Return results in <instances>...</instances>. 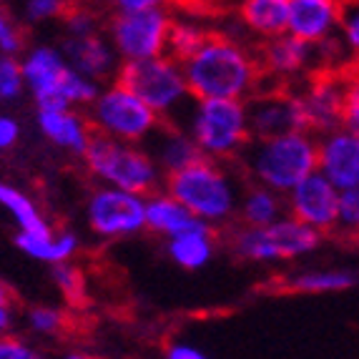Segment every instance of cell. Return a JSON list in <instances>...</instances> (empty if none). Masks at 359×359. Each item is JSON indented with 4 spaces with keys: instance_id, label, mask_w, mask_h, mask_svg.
I'll use <instances>...</instances> for the list:
<instances>
[{
    "instance_id": "obj_23",
    "label": "cell",
    "mask_w": 359,
    "mask_h": 359,
    "mask_svg": "<svg viewBox=\"0 0 359 359\" xmlns=\"http://www.w3.org/2000/svg\"><path fill=\"white\" fill-rule=\"evenodd\" d=\"M15 244L30 259L50 264V266L60 262H71L81 249V239L68 229H63V231H53V229H48V231H18Z\"/></svg>"
},
{
    "instance_id": "obj_40",
    "label": "cell",
    "mask_w": 359,
    "mask_h": 359,
    "mask_svg": "<svg viewBox=\"0 0 359 359\" xmlns=\"http://www.w3.org/2000/svg\"><path fill=\"white\" fill-rule=\"evenodd\" d=\"M174 0H108L114 13L123 11H146V8H168Z\"/></svg>"
},
{
    "instance_id": "obj_42",
    "label": "cell",
    "mask_w": 359,
    "mask_h": 359,
    "mask_svg": "<svg viewBox=\"0 0 359 359\" xmlns=\"http://www.w3.org/2000/svg\"><path fill=\"white\" fill-rule=\"evenodd\" d=\"M13 330V304H0V334Z\"/></svg>"
},
{
    "instance_id": "obj_38",
    "label": "cell",
    "mask_w": 359,
    "mask_h": 359,
    "mask_svg": "<svg viewBox=\"0 0 359 359\" xmlns=\"http://www.w3.org/2000/svg\"><path fill=\"white\" fill-rule=\"evenodd\" d=\"M38 352L20 337H13L11 332L0 334V359H36Z\"/></svg>"
},
{
    "instance_id": "obj_7",
    "label": "cell",
    "mask_w": 359,
    "mask_h": 359,
    "mask_svg": "<svg viewBox=\"0 0 359 359\" xmlns=\"http://www.w3.org/2000/svg\"><path fill=\"white\" fill-rule=\"evenodd\" d=\"M116 81L128 86L163 121H171V123H181L186 111L194 103L184 63L171 53H161L144 60H123Z\"/></svg>"
},
{
    "instance_id": "obj_1",
    "label": "cell",
    "mask_w": 359,
    "mask_h": 359,
    "mask_svg": "<svg viewBox=\"0 0 359 359\" xmlns=\"http://www.w3.org/2000/svg\"><path fill=\"white\" fill-rule=\"evenodd\" d=\"M184 73L194 98L249 101L264 83L259 53L219 33H211L204 46L184 60Z\"/></svg>"
},
{
    "instance_id": "obj_3",
    "label": "cell",
    "mask_w": 359,
    "mask_h": 359,
    "mask_svg": "<svg viewBox=\"0 0 359 359\" xmlns=\"http://www.w3.org/2000/svg\"><path fill=\"white\" fill-rule=\"evenodd\" d=\"M236 163L246 181H257L287 194L311 171H317L319 136L302 128L269 138H252Z\"/></svg>"
},
{
    "instance_id": "obj_8",
    "label": "cell",
    "mask_w": 359,
    "mask_h": 359,
    "mask_svg": "<svg viewBox=\"0 0 359 359\" xmlns=\"http://www.w3.org/2000/svg\"><path fill=\"white\" fill-rule=\"evenodd\" d=\"M322 231L287 214L269 226H246V224L233 226L229 231V246L241 262L276 264L309 257L322 244Z\"/></svg>"
},
{
    "instance_id": "obj_4",
    "label": "cell",
    "mask_w": 359,
    "mask_h": 359,
    "mask_svg": "<svg viewBox=\"0 0 359 359\" xmlns=\"http://www.w3.org/2000/svg\"><path fill=\"white\" fill-rule=\"evenodd\" d=\"M81 158L96 184L116 186V189H126V191L144 194V196L158 191L166 181V174L144 144H131V141L93 133Z\"/></svg>"
},
{
    "instance_id": "obj_19",
    "label": "cell",
    "mask_w": 359,
    "mask_h": 359,
    "mask_svg": "<svg viewBox=\"0 0 359 359\" xmlns=\"http://www.w3.org/2000/svg\"><path fill=\"white\" fill-rule=\"evenodd\" d=\"M341 11L344 0H289L287 30L319 46L339 36Z\"/></svg>"
},
{
    "instance_id": "obj_39",
    "label": "cell",
    "mask_w": 359,
    "mask_h": 359,
    "mask_svg": "<svg viewBox=\"0 0 359 359\" xmlns=\"http://www.w3.org/2000/svg\"><path fill=\"white\" fill-rule=\"evenodd\" d=\"M20 138V123L13 116L0 114V151H8L18 144Z\"/></svg>"
},
{
    "instance_id": "obj_31",
    "label": "cell",
    "mask_w": 359,
    "mask_h": 359,
    "mask_svg": "<svg viewBox=\"0 0 359 359\" xmlns=\"http://www.w3.org/2000/svg\"><path fill=\"white\" fill-rule=\"evenodd\" d=\"M334 233L344 239L359 241V186L339 191V211H337Z\"/></svg>"
},
{
    "instance_id": "obj_14",
    "label": "cell",
    "mask_w": 359,
    "mask_h": 359,
    "mask_svg": "<svg viewBox=\"0 0 359 359\" xmlns=\"http://www.w3.org/2000/svg\"><path fill=\"white\" fill-rule=\"evenodd\" d=\"M259 63H262L264 81L294 83L314 66H319V48L287 30L282 36L264 41V46L259 48Z\"/></svg>"
},
{
    "instance_id": "obj_30",
    "label": "cell",
    "mask_w": 359,
    "mask_h": 359,
    "mask_svg": "<svg viewBox=\"0 0 359 359\" xmlns=\"http://www.w3.org/2000/svg\"><path fill=\"white\" fill-rule=\"evenodd\" d=\"M25 324H28V330L38 337H58V334L66 332L68 317L60 306L38 304V306H30L28 309V314H25Z\"/></svg>"
},
{
    "instance_id": "obj_5",
    "label": "cell",
    "mask_w": 359,
    "mask_h": 359,
    "mask_svg": "<svg viewBox=\"0 0 359 359\" xmlns=\"http://www.w3.org/2000/svg\"><path fill=\"white\" fill-rule=\"evenodd\" d=\"M25 76V88L38 106L86 108L98 96L101 83L83 76L68 63L66 53L55 46H33L20 58Z\"/></svg>"
},
{
    "instance_id": "obj_17",
    "label": "cell",
    "mask_w": 359,
    "mask_h": 359,
    "mask_svg": "<svg viewBox=\"0 0 359 359\" xmlns=\"http://www.w3.org/2000/svg\"><path fill=\"white\" fill-rule=\"evenodd\" d=\"M60 50L66 53L68 63L83 76L93 78L98 83H111L118 76L121 55L116 53L114 43L108 36L90 33V36H66L60 43Z\"/></svg>"
},
{
    "instance_id": "obj_36",
    "label": "cell",
    "mask_w": 359,
    "mask_h": 359,
    "mask_svg": "<svg viewBox=\"0 0 359 359\" xmlns=\"http://www.w3.org/2000/svg\"><path fill=\"white\" fill-rule=\"evenodd\" d=\"M60 20L66 25V36H90V33H98V18L83 6H71Z\"/></svg>"
},
{
    "instance_id": "obj_41",
    "label": "cell",
    "mask_w": 359,
    "mask_h": 359,
    "mask_svg": "<svg viewBox=\"0 0 359 359\" xmlns=\"http://www.w3.org/2000/svg\"><path fill=\"white\" fill-rule=\"evenodd\" d=\"M168 359H204V349H198L191 341H171L166 347Z\"/></svg>"
},
{
    "instance_id": "obj_15",
    "label": "cell",
    "mask_w": 359,
    "mask_h": 359,
    "mask_svg": "<svg viewBox=\"0 0 359 359\" xmlns=\"http://www.w3.org/2000/svg\"><path fill=\"white\" fill-rule=\"evenodd\" d=\"M246 108H249L252 138H269V136H279V133L306 128L297 90L259 88L246 101Z\"/></svg>"
},
{
    "instance_id": "obj_18",
    "label": "cell",
    "mask_w": 359,
    "mask_h": 359,
    "mask_svg": "<svg viewBox=\"0 0 359 359\" xmlns=\"http://www.w3.org/2000/svg\"><path fill=\"white\" fill-rule=\"evenodd\" d=\"M36 123L41 133L60 151L73 156H83L93 138V126L81 108L38 106Z\"/></svg>"
},
{
    "instance_id": "obj_35",
    "label": "cell",
    "mask_w": 359,
    "mask_h": 359,
    "mask_svg": "<svg viewBox=\"0 0 359 359\" xmlns=\"http://www.w3.org/2000/svg\"><path fill=\"white\" fill-rule=\"evenodd\" d=\"M341 46L359 60V0H344V11H341V25H339Z\"/></svg>"
},
{
    "instance_id": "obj_21",
    "label": "cell",
    "mask_w": 359,
    "mask_h": 359,
    "mask_svg": "<svg viewBox=\"0 0 359 359\" xmlns=\"http://www.w3.org/2000/svg\"><path fill=\"white\" fill-rule=\"evenodd\" d=\"M166 241V252L176 266L186 271H198L204 269L216 254V226L198 219L194 226Z\"/></svg>"
},
{
    "instance_id": "obj_20",
    "label": "cell",
    "mask_w": 359,
    "mask_h": 359,
    "mask_svg": "<svg viewBox=\"0 0 359 359\" xmlns=\"http://www.w3.org/2000/svg\"><path fill=\"white\" fill-rule=\"evenodd\" d=\"M144 146L151 151V156H154L156 163L161 166V171L166 176L204 156L191 133L186 131L181 123H171V121H163Z\"/></svg>"
},
{
    "instance_id": "obj_11",
    "label": "cell",
    "mask_w": 359,
    "mask_h": 359,
    "mask_svg": "<svg viewBox=\"0 0 359 359\" xmlns=\"http://www.w3.org/2000/svg\"><path fill=\"white\" fill-rule=\"evenodd\" d=\"M86 224L93 236L106 241L146 231V196L98 184L86 198Z\"/></svg>"
},
{
    "instance_id": "obj_13",
    "label": "cell",
    "mask_w": 359,
    "mask_h": 359,
    "mask_svg": "<svg viewBox=\"0 0 359 359\" xmlns=\"http://www.w3.org/2000/svg\"><path fill=\"white\" fill-rule=\"evenodd\" d=\"M287 211L322 233H334L337 211H339V189L322 171H311L287 191Z\"/></svg>"
},
{
    "instance_id": "obj_33",
    "label": "cell",
    "mask_w": 359,
    "mask_h": 359,
    "mask_svg": "<svg viewBox=\"0 0 359 359\" xmlns=\"http://www.w3.org/2000/svg\"><path fill=\"white\" fill-rule=\"evenodd\" d=\"M23 90L28 88L18 55H0V101H15Z\"/></svg>"
},
{
    "instance_id": "obj_2",
    "label": "cell",
    "mask_w": 359,
    "mask_h": 359,
    "mask_svg": "<svg viewBox=\"0 0 359 359\" xmlns=\"http://www.w3.org/2000/svg\"><path fill=\"white\" fill-rule=\"evenodd\" d=\"M231 161L201 156L189 166L168 174L163 189L174 194L196 219L216 229L231 226L239 214V198L244 186L239 174L229 168Z\"/></svg>"
},
{
    "instance_id": "obj_16",
    "label": "cell",
    "mask_w": 359,
    "mask_h": 359,
    "mask_svg": "<svg viewBox=\"0 0 359 359\" xmlns=\"http://www.w3.org/2000/svg\"><path fill=\"white\" fill-rule=\"evenodd\" d=\"M317 168L339 191L359 186V133L344 123L322 133Z\"/></svg>"
},
{
    "instance_id": "obj_24",
    "label": "cell",
    "mask_w": 359,
    "mask_h": 359,
    "mask_svg": "<svg viewBox=\"0 0 359 359\" xmlns=\"http://www.w3.org/2000/svg\"><path fill=\"white\" fill-rule=\"evenodd\" d=\"M198 219L181 204L174 194H168L166 189L149 194L146 196V231L158 233L163 239H171L176 233L186 231L194 226Z\"/></svg>"
},
{
    "instance_id": "obj_22",
    "label": "cell",
    "mask_w": 359,
    "mask_h": 359,
    "mask_svg": "<svg viewBox=\"0 0 359 359\" xmlns=\"http://www.w3.org/2000/svg\"><path fill=\"white\" fill-rule=\"evenodd\" d=\"M287 194L276 191L271 186L257 184V181H246L244 191L239 198V224L246 226H269L287 216Z\"/></svg>"
},
{
    "instance_id": "obj_28",
    "label": "cell",
    "mask_w": 359,
    "mask_h": 359,
    "mask_svg": "<svg viewBox=\"0 0 359 359\" xmlns=\"http://www.w3.org/2000/svg\"><path fill=\"white\" fill-rule=\"evenodd\" d=\"M209 36H211V30L201 28V25L194 23V20H176L174 18L171 36H168V53L184 63L186 58H191V55L204 46Z\"/></svg>"
},
{
    "instance_id": "obj_26",
    "label": "cell",
    "mask_w": 359,
    "mask_h": 359,
    "mask_svg": "<svg viewBox=\"0 0 359 359\" xmlns=\"http://www.w3.org/2000/svg\"><path fill=\"white\" fill-rule=\"evenodd\" d=\"M357 282L352 269H304L289 276L284 287L297 294H339L354 289Z\"/></svg>"
},
{
    "instance_id": "obj_29",
    "label": "cell",
    "mask_w": 359,
    "mask_h": 359,
    "mask_svg": "<svg viewBox=\"0 0 359 359\" xmlns=\"http://www.w3.org/2000/svg\"><path fill=\"white\" fill-rule=\"evenodd\" d=\"M50 276L53 284L58 287V292L63 294V299L71 306H81L86 302V276L81 271V266H76L71 262H60L50 266Z\"/></svg>"
},
{
    "instance_id": "obj_6",
    "label": "cell",
    "mask_w": 359,
    "mask_h": 359,
    "mask_svg": "<svg viewBox=\"0 0 359 359\" xmlns=\"http://www.w3.org/2000/svg\"><path fill=\"white\" fill-rule=\"evenodd\" d=\"M181 126L191 133L201 154L236 161L252 141L249 108L241 98H194Z\"/></svg>"
},
{
    "instance_id": "obj_37",
    "label": "cell",
    "mask_w": 359,
    "mask_h": 359,
    "mask_svg": "<svg viewBox=\"0 0 359 359\" xmlns=\"http://www.w3.org/2000/svg\"><path fill=\"white\" fill-rule=\"evenodd\" d=\"M344 126L359 133V68L344 76Z\"/></svg>"
},
{
    "instance_id": "obj_12",
    "label": "cell",
    "mask_w": 359,
    "mask_h": 359,
    "mask_svg": "<svg viewBox=\"0 0 359 359\" xmlns=\"http://www.w3.org/2000/svg\"><path fill=\"white\" fill-rule=\"evenodd\" d=\"M306 131L322 133L344 123V76L337 71L314 73L297 88Z\"/></svg>"
},
{
    "instance_id": "obj_43",
    "label": "cell",
    "mask_w": 359,
    "mask_h": 359,
    "mask_svg": "<svg viewBox=\"0 0 359 359\" xmlns=\"http://www.w3.org/2000/svg\"><path fill=\"white\" fill-rule=\"evenodd\" d=\"M0 304H13V292L3 279H0Z\"/></svg>"
},
{
    "instance_id": "obj_27",
    "label": "cell",
    "mask_w": 359,
    "mask_h": 359,
    "mask_svg": "<svg viewBox=\"0 0 359 359\" xmlns=\"http://www.w3.org/2000/svg\"><path fill=\"white\" fill-rule=\"evenodd\" d=\"M0 206L11 214L18 231H48V229H53L48 219L43 216V211L38 209L36 201L25 191H20L18 186L6 184V181H0Z\"/></svg>"
},
{
    "instance_id": "obj_25",
    "label": "cell",
    "mask_w": 359,
    "mask_h": 359,
    "mask_svg": "<svg viewBox=\"0 0 359 359\" xmlns=\"http://www.w3.org/2000/svg\"><path fill=\"white\" fill-rule=\"evenodd\" d=\"M239 18L262 41L282 36L289 25V0H241Z\"/></svg>"
},
{
    "instance_id": "obj_32",
    "label": "cell",
    "mask_w": 359,
    "mask_h": 359,
    "mask_svg": "<svg viewBox=\"0 0 359 359\" xmlns=\"http://www.w3.org/2000/svg\"><path fill=\"white\" fill-rule=\"evenodd\" d=\"M71 6V0H20V18L25 25H41L60 20Z\"/></svg>"
},
{
    "instance_id": "obj_9",
    "label": "cell",
    "mask_w": 359,
    "mask_h": 359,
    "mask_svg": "<svg viewBox=\"0 0 359 359\" xmlns=\"http://www.w3.org/2000/svg\"><path fill=\"white\" fill-rule=\"evenodd\" d=\"M86 116L96 133L131 144H146L163 123L161 116L121 81L103 83L93 103L86 108Z\"/></svg>"
},
{
    "instance_id": "obj_34",
    "label": "cell",
    "mask_w": 359,
    "mask_h": 359,
    "mask_svg": "<svg viewBox=\"0 0 359 359\" xmlns=\"http://www.w3.org/2000/svg\"><path fill=\"white\" fill-rule=\"evenodd\" d=\"M25 48L23 25L13 18L6 3H0V55H20Z\"/></svg>"
},
{
    "instance_id": "obj_10",
    "label": "cell",
    "mask_w": 359,
    "mask_h": 359,
    "mask_svg": "<svg viewBox=\"0 0 359 359\" xmlns=\"http://www.w3.org/2000/svg\"><path fill=\"white\" fill-rule=\"evenodd\" d=\"M174 15L168 8L114 13L106 25V36L114 43L121 60H144L168 53Z\"/></svg>"
}]
</instances>
